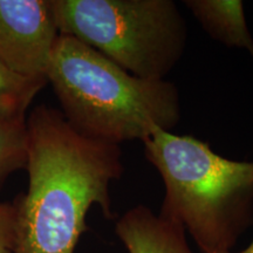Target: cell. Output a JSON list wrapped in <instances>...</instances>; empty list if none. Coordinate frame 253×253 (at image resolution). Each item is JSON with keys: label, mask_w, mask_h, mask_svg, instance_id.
<instances>
[{"label": "cell", "mask_w": 253, "mask_h": 253, "mask_svg": "<svg viewBox=\"0 0 253 253\" xmlns=\"http://www.w3.org/2000/svg\"><path fill=\"white\" fill-rule=\"evenodd\" d=\"M45 82L21 77L0 60V118L26 123L27 110Z\"/></svg>", "instance_id": "cell-8"}, {"label": "cell", "mask_w": 253, "mask_h": 253, "mask_svg": "<svg viewBox=\"0 0 253 253\" xmlns=\"http://www.w3.org/2000/svg\"><path fill=\"white\" fill-rule=\"evenodd\" d=\"M224 253H253V239H252V242L250 243V245L248 246V248L243 250V251H239V252L230 251V252H224Z\"/></svg>", "instance_id": "cell-11"}, {"label": "cell", "mask_w": 253, "mask_h": 253, "mask_svg": "<svg viewBox=\"0 0 253 253\" xmlns=\"http://www.w3.org/2000/svg\"><path fill=\"white\" fill-rule=\"evenodd\" d=\"M115 233L128 253H194L181 224L154 213L144 205L120 217Z\"/></svg>", "instance_id": "cell-6"}, {"label": "cell", "mask_w": 253, "mask_h": 253, "mask_svg": "<svg viewBox=\"0 0 253 253\" xmlns=\"http://www.w3.org/2000/svg\"><path fill=\"white\" fill-rule=\"evenodd\" d=\"M26 123L0 118V189L12 173L26 168Z\"/></svg>", "instance_id": "cell-9"}, {"label": "cell", "mask_w": 253, "mask_h": 253, "mask_svg": "<svg viewBox=\"0 0 253 253\" xmlns=\"http://www.w3.org/2000/svg\"><path fill=\"white\" fill-rule=\"evenodd\" d=\"M184 4L210 37L230 47H240L253 58V39L240 0H185Z\"/></svg>", "instance_id": "cell-7"}, {"label": "cell", "mask_w": 253, "mask_h": 253, "mask_svg": "<svg viewBox=\"0 0 253 253\" xmlns=\"http://www.w3.org/2000/svg\"><path fill=\"white\" fill-rule=\"evenodd\" d=\"M47 82L67 122L93 140L143 141L157 128L171 131L181 120L172 82L135 77L67 34L56 39Z\"/></svg>", "instance_id": "cell-2"}, {"label": "cell", "mask_w": 253, "mask_h": 253, "mask_svg": "<svg viewBox=\"0 0 253 253\" xmlns=\"http://www.w3.org/2000/svg\"><path fill=\"white\" fill-rule=\"evenodd\" d=\"M26 129L28 186L13 202L14 253H74L93 205L114 218L109 188L123 173L122 151L80 134L47 106L32 110Z\"/></svg>", "instance_id": "cell-1"}, {"label": "cell", "mask_w": 253, "mask_h": 253, "mask_svg": "<svg viewBox=\"0 0 253 253\" xmlns=\"http://www.w3.org/2000/svg\"><path fill=\"white\" fill-rule=\"evenodd\" d=\"M142 142L166 186L158 214L181 224L203 253L232 251L253 225V161L229 160L160 128Z\"/></svg>", "instance_id": "cell-3"}, {"label": "cell", "mask_w": 253, "mask_h": 253, "mask_svg": "<svg viewBox=\"0 0 253 253\" xmlns=\"http://www.w3.org/2000/svg\"><path fill=\"white\" fill-rule=\"evenodd\" d=\"M59 36L52 0H0V60L14 73L47 84Z\"/></svg>", "instance_id": "cell-5"}, {"label": "cell", "mask_w": 253, "mask_h": 253, "mask_svg": "<svg viewBox=\"0 0 253 253\" xmlns=\"http://www.w3.org/2000/svg\"><path fill=\"white\" fill-rule=\"evenodd\" d=\"M17 244V210L14 203H0V253H14Z\"/></svg>", "instance_id": "cell-10"}, {"label": "cell", "mask_w": 253, "mask_h": 253, "mask_svg": "<svg viewBox=\"0 0 253 253\" xmlns=\"http://www.w3.org/2000/svg\"><path fill=\"white\" fill-rule=\"evenodd\" d=\"M56 27L130 74L164 80L184 53L185 20L172 0H52Z\"/></svg>", "instance_id": "cell-4"}]
</instances>
